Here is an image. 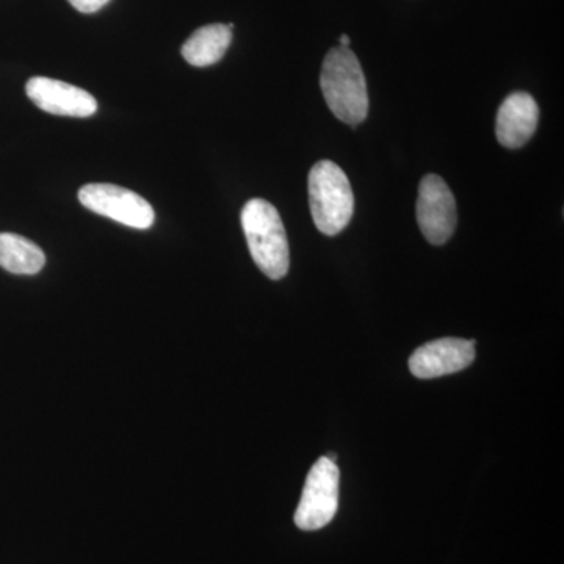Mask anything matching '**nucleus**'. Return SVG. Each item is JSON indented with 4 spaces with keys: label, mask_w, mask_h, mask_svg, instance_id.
<instances>
[{
    "label": "nucleus",
    "mask_w": 564,
    "mask_h": 564,
    "mask_svg": "<svg viewBox=\"0 0 564 564\" xmlns=\"http://www.w3.org/2000/svg\"><path fill=\"white\" fill-rule=\"evenodd\" d=\"M321 87L329 110L345 124L358 126L369 113L361 63L350 47L337 46L323 62Z\"/></svg>",
    "instance_id": "obj_1"
},
{
    "label": "nucleus",
    "mask_w": 564,
    "mask_h": 564,
    "mask_svg": "<svg viewBox=\"0 0 564 564\" xmlns=\"http://www.w3.org/2000/svg\"><path fill=\"white\" fill-rule=\"evenodd\" d=\"M242 228L256 265L270 280H282L289 272L291 254L276 207L265 199H250L242 210Z\"/></svg>",
    "instance_id": "obj_2"
},
{
    "label": "nucleus",
    "mask_w": 564,
    "mask_h": 564,
    "mask_svg": "<svg viewBox=\"0 0 564 564\" xmlns=\"http://www.w3.org/2000/svg\"><path fill=\"white\" fill-rule=\"evenodd\" d=\"M310 206L315 226L325 236H337L347 228L355 212L350 181L332 161L315 163L310 173Z\"/></svg>",
    "instance_id": "obj_3"
},
{
    "label": "nucleus",
    "mask_w": 564,
    "mask_h": 564,
    "mask_svg": "<svg viewBox=\"0 0 564 564\" xmlns=\"http://www.w3.org/2000/svg\"><path fill=\"white\" fill-rule=\"evenodd\" d=\"M339 469L328 456L314 464L296 508L295 524L299 529L314 532L333 521L339 507Z\"/></svg>",
    "instance_id": "obj_4"
},
{
    "label": "nucleus",
    "mask_w": 564,
    "mask_h": 564,
    "mask_svg": "<svg viewBox=\"0 0 564 564\" xmlns=\"http://www.w3.org/2000/svg\"><path fill=\"white\" fill-rule=\"evenodd\" d=\"M82 206L135 229L154 225V209L135 192L113 184H87L79 191Z\"/></svg>",
    "instance_id": "obj_5"
},
{
    "label": "nucleus",
    "mask_w": 564,
    "mask_h": 564,
    "mask_svg": "<svg viewBox=\"0 0 564 564\" xmlns=\"http://www.w3.org/2000/svg\"><path fill=\"white\" fill-rule=\"evenodd\" d=\"M456 203L444 180L437 174L423 177L419 187L417 221L425 239L433 245H444L454 236L456 228Z\"/></svg>",
    "instance_id": "obj_6"
},
{
    "label": "nucleus",
    "mask_w": 564,
    "mask_h": 564,
    "mask_svg": "<svg viewBox=\"0 0 564 564\" xmlns=\"http://www.w3.org/2000/svg\"><path fill=\"white\" fill-rule=\"evenodd\" d=\"M474 340L445 337L417 348L410 358V370L421 380H432L462 372L474 362Z\"/></svg>",
    "instance_id": "obj_7"
},
{
    "label": "nucleus",
    "mask_w": 564,
    "mask_h": 564,
    "mask_svg": "<svg viewBox=\"0 0 564 564\" xmlns=\"http://www.w3.org/2000/svg\"><path fill=\"white\" fill-rule=\"evenodd\" d=\"M25 93L39 109L58 117L88 118L98 110L90 93L50 77H33L25 85Z\"/></svg>",
    "instance_id": "obj_8"
},
{
    "label": "nucleus",
    "mask_w": 564,
    "mask_h": 564,
    "mask_svg": "<svg viewBox=\"0 0 564 564\" xmlns=\"http://www.w3.org/2000/svg\"><path fill=\"white\" fill-rule=\"evenodd\" d=\"M540 109L532 96L513 93L500 106L496 120V135L500 144L510 150L524 147L536 131Z\"/></svg>",
    "instance_id": "obj_9"
},
{
    "label": "nucleus",
    "mask_w": 564,
    "mask_h": 564,
    "mask_svg": "<svg viewBox=\"0 0 564 564\" xmlns=\"http://www.w3.org/2000/svg\"><path fill=\"white\" fill-rule=\"evenodd\" d=\"M232 28L226 24H210L198 29L182 46V57L192 66L215 65L231 46Z\"/></svg>",
    "instance_id": "obj_10"
},
{
    "label": "nucleus",
    "mask_w": 564,
    "mask_h": 564,
    "mask_svg": "<svg viewBox=\"0 0 564 564\" xmlns=\"http://www.w3.org/2000/svg\"><path fill=\"white\" fill-rule=\"evenodd\" d=\"M43 250L17 234H0V267L14 274H36L43 270Z\"/></svg>",
    "instance_id": "obj_11"
},
{
    "label": "nucleus",
    "mask_w": 564,
    "mask_h": 564,
    "mask_svg": "<svg viewBox=\"0 0 564 564\" xmlns=\"http://www.w3.org/2000/svg\"><path fill=\"white\" fill-rule=\"evenodd\" d=\"M109 2L110 0H69L70 6L80 13H96Z\"/></svg>",
    "instance_id": "obj_12"
},
{
    "label": "nucleus",
    "mask_w": 564,
    "mask_h": 564,
    "mask_svg": "<svg viewBox=\"0 0 564 564\" xmlns=\"http://www.w3.org/2000/svg\"><path fill=\"white\" fill-rule=\"evenodd\" d=\"M340 46L348 47L350 46V39L347 35L340 36Z\"/></svg>",
    "instance_id": "obj_13"
}]
</instances>
